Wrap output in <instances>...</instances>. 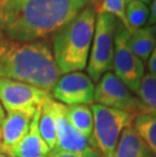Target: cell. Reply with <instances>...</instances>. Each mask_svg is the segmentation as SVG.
<instances>
[{
    "label": "cell",
    "instance_id": "obj_29",
    "mask_svg": "<svg viewBox=\"0 0 156 157\" xmlns=\"http://www.w3.org/2000/svg\"><path fill=\"white\" fill-rule=\"evenodd\" d=\"M0 2H1V0H0ZM2 39V36H1V35H0V40H1Z\"/></svg>",
    "mask_w": 156,
    "mask_h": 157
},
{
    "label": "cell",
    "instance_id": "obj_6",
    "mask_svg": "<svg viewBox=\"0 0 156 157\" xmlns=\"http://www.w3.org/2000/svg\"><path fill=\"white\" fill-rule=\"evenodd\" d=\"M52 98L51 92L16 80L0 78V103L7 113H25L34 116L38 109Z\"/></svg>",
    "mask_w": 156,
    "mask_h": 157
},
{
    "label": "cell",
    "instance_id": "obj_21",
    "mask_svg": "<svg viewBox=\"0 0 156 157\" xmlns=\"http://www.w3.org/2000/svg\"><path fill=\"white\" fill-rule=\"evenodd\" d=\"M48 157H101V155L97 149L87 152H70L54 148L50 151Z\"/></svg>",
    "mask_w": 156,
    "mask_h": 157
},
{
    "label": "cell",
    "instance_id": "obj_4",
    "mask_svg": "<svg viewBox=\"0 0 156 157\" xmlns=\"http://www.w3.org/2000/svg\"><path fill=\"white\" fill-rule=\"evenodd\" d=\"M118 19L108 13H97L87 63V75L93 82L114 67L115 36Z\"/></svg>",
    "mask_w": 156,
    "mask_h": 157
},
{
    "label": "cell",
    "instance_id": "obj_20",
    "mask_svg": "<svg viewBox=\"0 0 156 157\" xmlns=\"http://www.w3.org/2000/svg\"><path fill=\"white\" fill-rule=\"evenodd\" d=\"M97 13H108L120 21L129 32V25L126 18V2L125 0H102L99 4L95 5Z\"/></svg>",
    "mask_w": 156,
    "mask_h": 157
},
{
    "label": "cell",
    "instance_id": "obj_3",
    "mask_svg": "<svg viewBox=\"0 0 156 157\" xmlns=\"http://www.w3.org/2000/svg\"><path fill=\"white\" fill-rule=\"evenodd\" d=\"M95 6H86L53 36V56L61 75L82 71L88 63L93 39Z\"/></svg>",
    "mask_w": 156,
    "mask_h": 157
},
{
    "label": "cell",
    "instance_id": "obj_24",
    "mask_svg": "<svg viewBox=\"0 0 156 157\" xmlns=\"http://www.w3.org/2000/svg\"><path fill=\"white\" fill-rule=\"evenodd\" d=\"M5 118V111L3 109L1 103H0V132H1V126L3 123V120Z\"/></svg>",
    "mask_w": 156,
    "mask_h": 157
},
{
    "label": "cell",
    "instance_id": "obj_25",
    "mask_svg": "<svg viewBox=\"0 0 156 157\" xmlns=\"http://www.w3.org/2000/svg\"><path fill=\"white\" fill-rule=\"evenodd\" d=\"M131 1H140L142 3H144V4L148 5V4H150L151 0H125L126 4H127V3H129V2H131Z\"/></svg>",
    "mask_w": 156,
    "mask_h": 157
},
{
    "label": "cell",
    "instance_id": "obj_27",
    "mask_svg": "<svg viewBox=\"0 0 156 157\" xmlns=\"http://www.w3.org/2000/svg\"><path fill=\"white\" fill-rule=\"evenodd\" d=\"M102 1V0H93V5L95 6V5H97V4H99Z\"/></svg>",
    "mask_w": 156,
    "mask_h": 157
},
{
    "label": "cell",
    "instance_id": "obj_1",
    "mask_svg": "<svg viewBox=\"0 0 156 157\" xmlns=\"http://www.w3.org/2000/svg\"><path fill=\"white\" fill-rule=\"evenodd\" d=\"M93 0H1L0 35L16 42L42 41Z\"/></svg>",
    "mask_w": 156,
    "mask_h": 157
},
{
    "label": "cell",
    "instance_id": "obj_5",
    "mask_svg": "<svg viewBox=\"0 0 156 157\" xmlns=\"http://www.w3.org/2000/svg\"><path fill=\"white\" fill-rule=\"evenodd\" d=\"M90 108L93 115V144L101 157H112L122 132L133 125L135 117L97 103L91 105Z\"/></svg>",
    "mask_w": 156,
    "mask_h": 157
},
{
    "label": "cell",
    "instance_id": "obj_14",
    "mask_svg": "<svg viewBox=\"0 0 156 157\" xmlns=\"http://www.w3.org/2000/svg\"><path fill=\"white\" fill-rule=\"evenodd\" d=\"M127 43L131 51L143 63H147L156 45V40L150 26H146L129 33Z\"/></svg>",
    "mask_w": 156,
    "mask_h": 157
},
{
    "label": "cell",
    "instance_id": "obj_12",
    "mask_svg": "<svg viewBox=\"0 0 156 157\" xmlns=\"http://www.w3.org/2000/svg\"><path fill=\"white\" fill-rule=\"evenodd\" d=\"M32 115L25 113H7L0 132V151L14 147L28 134Z\"/></svg>",
    "mask_w": 156,
    "mask_h": 157
},
{
    "label": "cell",
    "instance_id": "obj_11",
    "mask_svg": "<svg viewBox=\"0 0 156 157\" xmlns=\"http://www.w3.org/2000/svg\"><path fill=\"white\" fill-rule=\"evenodd\" d=\"M41 109H38L32 119L28 134L17 145L0 151L7 157H48L51 151L39 131Z\"/></svg>",
    "mask_w": 156,
    "mask_h": 157
},
{
    "label": "cell",
    "instance_id": "obj_18",
    "mask_svg": "<svg viewBox=\"0 0 156 157\" xmlns=\"http://www.w3.org/2000/svg\"><path fill=\"white\" fill-rule=\"evenodd\" d=\"M51 101L45 102L41 109V115L39 120V131L42 138L47 143L50 149L53 150L57 146V136H56L55 122L51 109Z\"/></svg>",
    "mask_w": 156,
    "mask_h": 157
},
{
    "label": "cell",
    "instance_id": "obj_17",
    "mask_svg": "<svg viewBox=\"0 0 156 157\" xmlns=\"http://www.w3.org/2000/svg\"><path fill=\"white\" fill-rule=\"evenodd\" d=\"M135 94L147 113L156 117V76L144 74Z\"/></svg>",
    "mask_w": 156,
    "mask_h": 157
},
{
    "label": "cell",
    "instance_id": "obj_7",
    "mask_svg": "<svg viewBox=\"0 0 156 157\" xmlns=\"http://www.w3.org/2000/svg\"><path fill=\"white\" fill-rule=\"evenodd\" d=\"M94 101L97 105L126 112L133 117L148 113L136 95L132 94L114 72H107L96 82Z\"/></svg>",
    "mask_w": 156,
    "mask_h": 157
},
{
    "label": "cell",
    "instance_id": "obj_8",
    "mask_svg": "<svg viewBox=\"0 0 156 157\" xmlns=\"http://www.w3.org/2000/svg\"><path fill=\"white\" fill-rule=\"evenodd\" d=\"M128 29L118 21L115 36L114 73L132 92H136L145 74L144 63L129 48Z\"/></svg>",
    "mask_w": 156,
    "mask_h": 157
},
{
    "label": "cell",
    "instance_id": "obj_13",
    "mask_svg": "<svg viewBox=\"0 0 156 157\" xmlns=\"http://www.w3.org/2000/svg\"><path fill=\"white\" fill-rule=\"evenodd\" d=\"M112 157H155L136 133L133 125L124 129Z\"/></svg>",
    "mask_w": 156,
    "mask_h": 157
},
{
    "label": "cell",
    "instance_id": "obj_2",
    "mask_svg": "<svg viewBox=\"0 0 156 157\" xmlns=\"http://www.w3.org/2000/svg\"><path fill=\"white\" fill-rule=\"evenodd\" d=\"M61 73L46 41L0 40V78L21 81L51 92Z\"/></svg>",
    "mask_w": 156,
    "mask_h": 157
},
{
    "label": "cell",
    "instance_id": "obj_19",
    "mask_svg": "<svg viewBox=\"0 0 156 157\" xmlns=\"http://www.w3.org/2000/svg\"><path fill=\"white\" fill-rule=\"evenodd\" d=\"M149 7L140 1H131L126 4V18L129 25V33L143 28L147 25Z\"/></svg>",
    "mask_w": 156,
    "mask_h": 157
},
{
    "label": "cell",
    "instance_id": "obj_23",
    "mask_svg": "<svg viewBox=\"0 0 156 157\" xmlns=\"http://www.w3.org/2000/svg\"><path fill=\"white\" fill-rule=\"evenodd\" d=\"M156 25V0H151L150 7H149V17L147 21V26H152Z\"/></svg>",
    "mask_w": 156,
    "mask_h": 157
},
{
    "label": "cell",
    "instance_id": "obj_9",
    "mask_svg": "<svg viewBox=\"0 0 156 157\" xmlns=\"http://www.w3.org/2000/svg\"><path fill=\"white\" fill-rule=\"evenodd\" d=\"M95 85L91 78L82 71L60 76L51 94L56 101L65 105H91L94 101Z\"/></svg>",
    "mask_w": 156,
    "mask_h": 157
},
{
    "label": "cell",
    "instance_id": "obj_28",
    "mask_svg": "<svg viewBox=\"0 0 156 157\" xmlns=\"http://www.w3.org/2000/svg\"><path fill=\"white\" fill-rule=\"evenodd\" d=\"M0 157H7V156H6V155H4V154H3V153H1V152H0Z\"/></svg>",
    "mask_w": 156,
    "mask_h": 157
},
{
    "label": "cell",
    "instance_id": "obj_26",
    "mask_svg": "<svg viewBox=\"0 0 156 157\" xmlns=\"http://www.w3.org/2000/svg\"><path fill=\"white\" fill-rule=\"evenodd\" d=\"M150 29H151V31H152V34H153L154 38H155V40H156V25H154L150 26Z\"/></svg>",
    "mask_w": 156,
    "mask_h": 157
},
{
    "label": "cell",
    "instance_id": "obj_15",
    "mask_svg": "<svg viewBox=\"0 0 156 157\" xmlns=\"http://www.w3.org/2000/svg\"><path fill=\"white\" fill-rule=\"evenodd\" d=\"M65 111L69 121L75 127V129L92 141L93 115L90 106L87 105H65Z\"/></svg>",
    "mask_w": 156,
    "mask_h": 157
},
{
    "label": "cell",
    "instance_id": "obj_16",
    "mask_svg": "<svg viewBox=\"0 0 156 157\" xmlns=\"http://www.w3.org/2000/svg\"><path fill=\"white\" fill-rule=\"evenodd\" d=\"M133 127L152 154L156 157V117L150 113L138 115L133 121Z\"/></svg>",
    "mask_w": 156,
    "mask_h": 157
},
{
    "label": "cell",
    "instance_id": "obj_22",
    "mask_svg": "<svg viewBox=\"0 0 156 157\" xmlns=\"http://www.w3.org/2000/svg\"><path fill=\"white\" fill-rule=\"evenodd\" d=\"M146 64H147V67H148V73L156 76V45Z\"/></svg>",
    "mask_w": 156,
    "mask_h": 157
},
{
    "label": "cell",
    "instance_id": "obj_10",
    "mask_svg": "<svg viewBox=\"0 0 156 157\" xmlns=\"http://www.w3.org/2000/svg\"><path fill=\"white\" fill-rule=\"evenodd\" d=\"M51 109L57 136L56 148L70 152H87L96 149L93 142L76 130L69 121L66 115L65 105L53 99L51 101Z\"/></svg>",
    "mask_w": 156,
    "mask_h": 157
}]
</instances>
